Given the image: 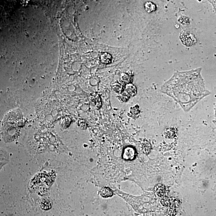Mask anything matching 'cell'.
<instances>
[{"instance_id": "obj_1", "label": "cell", "mask_w": 216, "mask_h": 216, "mask_svg": "<svg viewBox=\"0 0 216 216\" xmlns=\"http://www.w3.org/2000/svg\"><path fill=\"white\" fill-rule=\"evenodd\" d=\"M200 71L197 69L175 73L162 88L163 92L174 99L186 112L208 95Z\"/></svg>"}, {"instance_id": "obj_2", "label": "cell", "mask_w": 216, "mask_h": 216, "mask_svg": "<svg viewBox=\"0 0 216 216\" xmlns=\"http://www.w3.org/2000/svg\"><path fill=\"white\" fill-rule=\"evenodd\" d=\"M52 181L50 177L44 174H40L32 181V187L35 190L41 191L42 190L48 189L51 185Z\"/></svg>"}, {"instance_id": "obj_3", "label": "cell", "mask_w": 216, "mask_h": 216, "mask_svg": "<svg viewBox=\"0 0 216 216\" xmlns=\"http://www.w3.org/2000/svg\"><path fill=\"white\" fill-rule=\"evenodd\" d=\"M180 38L183 44L187 46L194 45L197 42L194 35L188 31H182L180 34Z\"/></svg>"}, {"instance_id": "obj_4", "label": "cell", "mask_w": 216, "mask_h": 216, "mask_svg": "<svg viewBox=\"0 0 216 216\" xmlns=\"http://www.w3.org/2000/svg\"><path fill=\"white\" fill-rule=\"evenodd\" d=\"M136 154V150L133 147H127L124 149L123 154V159L126 160H132L135 159Z\"/></svg>"}, {"instance_id": "obj_5", "label": "cell", "mask_w": 216, "mask_h": 216, "mask_svg": "<svg viewBox=\"0 0 216 216\" xmlns=\"http://www.w3.org/2000/svg\"><path fill=\"white\" fill-rule=\"evenodd\" d=\"M89 98L90 102L96 109H99L101 107L102 105L101 99L98 93H92L90 94Z\"/></svg>"}, {"instance_id": "obj_6", "label": "cell", "mask_w": 216, "mask_h": 216, "mask_svg": "<svg viewBox=\"0 0 216 216\" xmlns=\"http://www.w3.org/2000/svg\"><path fill=\"white\" fill-rule=\"evenodd\" d=\"M126 85V84L121 80H116L113 84V89L116 93H120L124 91Z\"/></svg>"}, {"instance_id": "obj_7", "label": "cell", "mask_w": 216, "mask_h": 216, "mask_svg": "<svg viewBox=\"0 0 216 216\" xmlns=\"http://www.w3.org/2000/svg\"><path fill=\"white\" fill-rule=\"evenodd\" d=\"M140 106L139 105H136L130 108V111L128 113L127 115L132 119H137L140 116Z\"/></svg>"}, {"instance_id": "obj_8", "label": "cell", "mask_w": 216, "mask_h": 216, "mask_svg": "<svg viewBox=\"0 0 216 216\" xmlns=\"http://www.w3.org/2000/svg\"><path fill=\"white\" fill-rule=\"evenodd\" d=\"M124 91L130 97H133L135 96L137 93V87L132 83L126 84Z\"/></svg>"}, {"instance_id": "obj_9", "label": "cell", "mask_w": 216, "mask_h": 216, "mask_svg": "<svg viewBox=\"0 0 216 216\" xmlns=\"http://www.w3.org/2000/svg\"><path fill=\"white\" fill-rule=\"evenodd\" d=\"M121 80L126 84L132 83L133 79V73L131 71L121 74Z\"/></svg>"}, {"instance_id": "obj_10", "label": "cell", "mask_w": 216, "mask_h": 216, "mask_svg": "<svg viewBox=\"0 0 216 216\" xmlns=\"http://www.w3.org/2000/svg\"><path fill=\"white\" fill-rule=\"evenodd\" d=\"M100 194L102 197L107 198L112 196L113 194V191L108 187H104L100 191Z\"/></svg>"}, {"instance_id": "obj_11", "label": "cell", "mask_w": 216, "mask_h": 216, "mask_svg": "<svg viewBox=\"0 0 216 216\" xmlns=\"http://www.w3.org/2000/svg\"><path fill=\"white\" fill-rule=\"evenodd\" d=\"M154 192L156 194L158 197L164 196L165 193V189L164 186L161 184H158L154 188Z\"/></svg>"}, {"instance_id": "obj_12", "label": "cell", "mask_w": 216, "mask_h": 216, "mask_svg": "<svg viewBox=\"0 0 216 216\" xmlns=\"http://www.w3.org/2000/svg\"><path fill=\"white\" fill-rule=\"evenodd\" d=\"M141 149L144 154H148L150 153L151 146L149 142L147 140H143L141 143Z\"/></svg>"}, {"instance_id": "obj_13", "label": "cell", "mask_w": 216, "mask_h": 216, "mask_svg": "<svg viewBox=\"0 0 216 216\" xmlns=\"http://www.w3.org/2000/svg\"><path fill=\"white\" fill-rule=\"evenodd\" d=\"M100 61L102 63L105 64H109L111 63L112 57L110 54L104 53L101 55L100 57Z\"/></svg>"}, {"instance_id": "obj_14", "label": "cell", "mask_w": 216, "mask_h": 216, "mask_svg": "<svg viewBox=\"0 0 216 216\" xmlns=\"http://www.w3.org/2000/svg\"><path fill=\"white\" fill-rule=\"evenodd\" d=\"M40 206L42 209L44 210H49L51 209V204L49 201L46 199L42 200L40 202Z\"/></svg>"}, {"instance_id": "obj_15", "label": "cell", "mask_w": 216, "mask_h": 216, "mask_svg": "<svg viewBox=\"0 0 216 216\" xmlns=\"http://www.w3.org/2000/svg\"><path fill=\"white\" fill-rule=\"evenodd\" d=\"M116 97L121 103L127 102L130 98V96L124 91L118 94Z\"/></svg>"}, {"instance_id": "obj_16", "label": "cell", "mask_w": 216, "mask_h": 216, "mask_svg": "<svg viewBox=\"0 0 216 216\" xmlns=\"http://www.w3.org/2000/svg\"><path fill=\"white\" fill-rule=\"evenodd\" d=\"M145 8L146 11L149 13H150L155 11L156 10V6L151 2H148L146 3L145 5Z\"/></svg>"}, {"instance_id": "obj_17", "label": "cell", "mask_w": 216, "mask_h": 216, "mask_svg": "<svg viewBox=\"0 0 216 216\" xmlns=\"http://www.w3.org/2000/svg\"><path fill=\"white\" fill-rule=\"evenodd\" d=\"M71 119L69 117H65L61 120V125L64 128H67L69 126Z\"/></svg>"}, {"instance_id": "obj_18", "label": "cell", "mask_w": 216, "mask_h": 216, "mask_svg": "<svg viewBox=\"0 0 216 216\" xmlns=\"http://www.w3.org/2000/svg\"><path fill=\"white\" fill-rule=\"evenodd\" d=\"M160 202L164 206L169 207L170 206L171 200L167 197L163 196L160 198Z\"/></svg>"}, {"instance_id": "obj_19", "label": "cell", "mask_w": 216, "mask_h": 216, "mask_svg": "<svg viewBox=\"0 0 216 216\" xmlns=\"http://www.w3.org/2000/svg\"><path fill=\"white\" fill-rule=\"evenodd\" d=\"M77 125L81 129H86L87 128V125L86 122L83 119H79L77 121Z\"/></svg>"}, {"instance_id": "obj_20", "label": "cell", "mask_w": 216, "mask_h": 216, "mask_svg": "<svg viewBox=\"0 0 216 216\" xmlns=\"http://www.w3.org/2000/svg\"><path fill=\"white\" fill-rule=\"evenodd\" d=\"M179 21L182 25H185L189 23V19L186 16H181L179 18Z\"/></svg>"}, {"instance_id": "obj_21", "label": "cell", "mask_w": 216, "mask_h": 216, "mask_svg": "<svg viewBox=\"0 0 216 216\" xmlns=\"http://www.w3.org/2000/svg\"><path fill=\"white\" fill-rule=\"evenodd\" d=\"M180 201L179 200L174 199L172 201H171L170 206L173 208H178L180 206Z\"/></svg>"}, {"instance_id": "obj_22", "label": "cell", "mask_w": 216, "mask_h": 216, "mask_svg": "<svg viewBox=\"0 0 216 216\" xmlns=\"http://www.w3.org/2000/svg\"><path fill=\"white\" fill-rule=\"evenodd\" d=\"M174 208H170L168 211V215L170 216H174L176 214Z\"/></svg>"}, {"instance_id": "obj_23", "label": "cell", "mask_w": 216, "mask_h": 216, "mask_svg": "<svg viewBox=\"0 0 216 216\" xmlns=\"http://www.w3.org/2000/svg\"><path fill=\"white\" fill-rule=\"evenodd\" d=\"M215 121L216 122V108H215Z\"/></svg>"}]
</instances>
